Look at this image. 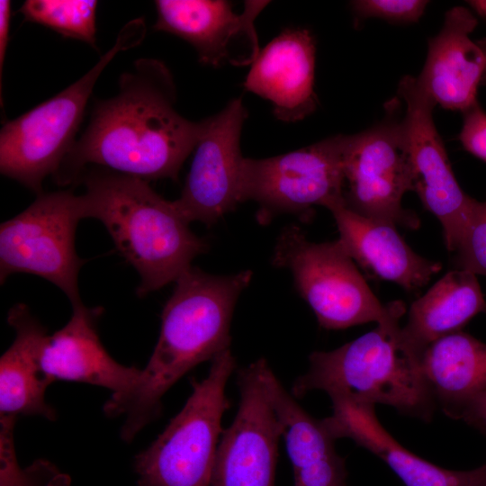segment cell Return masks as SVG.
Listing matches in <instances>:
<instances>
[{
	"mask_svg": "<svg viewBox=\"0 0 486 486\" xmlns=\"http://www.w3.org/2000/svg\"><path fill=\"white\" fill-rule=\"evenodd\" d=\"M176 97L173 76L162 61L136 60L120 76L118 93L96 102L87 128L54 176L57 182H76L90 164L145 181L177 180L202 121L181 116Z\"/></svg>",
	"mask_w": 486,
	"mask_h": 486,
	"instance_id": "obj_1",
	"label": "cell"
},
{
	"mask_svg": "<svg viewBox=\"0 0 486 486\" xmlns=\"http://www.w3.org/2000/svg\"><path fill=\"white\" fill-rule=\"evenodd\" d=\"M252 275L250 270L215 275L191 266L176 281L162 310L158 340L138 382L104 406L107 416L125 417L122 440L131 441L160 415L163 396L179 379L230 348L235 305Z\"/></svg>",
	"mask_w": 486,
	"mask_h": 486,
	"instance_id": "obj_2",
	"label": "cell"
},
{
	"mask_svg": "<svg viewBox=\"0 0 486 486\" xmlns=\"http://www.w3.org/2000/svg\"><path fill=\"white\" fill-rule=\"evenodd\" d=\"M86 218L100 220L121 255L140 277V297L176 282L208 249L173 201L143 179L114 171H92L79 178Z\"/></svg>",
	"mask_w": 486,
	"mask_h": 486,
	"instance_id": "obj_3",
	"label": "cell"
},
{
	"mask_svg": "<svg viewBox=\"0 0 486 486\" xmlns=\"http://www.w3.org/2000/svg\"><path fill=\"white\" fill-rule=\"evenodd\" d=\"M400 327H377L331 351H314L308 371L292 388L294 398L315 390L363 404H384L429 422L436 409L420 359L401 345Z\"/></svg>",
	"mask_w": 486,
	"mask_h": 486,
	"instance_id": "obj_4",
	"label": "cell"
},
{
	"mask_svg": "<svg viewBox=\"0 0 486 486\" xmlns=\"http://www.w3.org/2000/svg\"><path fill=\"white\" fill-rule=\"evenodd\" d=\"M145 33L143 19L129 22L113 46L78 80L6 122L0 131L1 174L41 194L43 180L57 174L76 143L75 136L101 73L118 53L140 44Z\"/></svg>",
	"mask_w": 486,
	"mask_h": 486,
	"instance_id": "obj_5",
	"label": "cell"
},
{
	"mask_svg": "<svg viewBox=\"0 0 486 486\" xmlns=\"http://www.w3.org/2000/svg\"><path fill=\"white\" fill-rule=\"evenodd\" d=\"M271 262L292 273L299 294L326 329L373 321L400 325L404 303L382 304L338 240L312 242L298 226L290 225L280 233Z\"/></svg>",
	"mask_w": 486,
	"mask_h": 486,
	"instance_id": "obj_6",
	"label": "cell"
},
{
	"mask_svg": "<svg viewBox=\"0 0 486 486\" xmlns=\"http://www.w3.org/2000/svg\"><path fill=\"white\" fill-rule=\"evenodd\" d=\"M236 369L230 349L217 355L209 373L194 380L183 409L145 450L135 456L139 486H211L221 419L230 402L226 385Z\"/></svg>",
	"mask_w": 486,
	"mask_h": 486,
	"instance_id": "obj_7",
	"label": "cell"
},
{
	"mask_svg": "<svg viewBox=\"0 0 486 486\" xmlns=\"http://www.w3.org/2000/svg\"><path fill=\"white\" fill-rule=\"evenodd\" d=\"M83 195L57 191L34 202L0 227V280L26 273L58 286L71 305L81 303L78 274L85 260L76 251L77 223L85 219Z\"/></svg>",
	"mask_w": 486,
	"mask_h": 486,
	"instance_id": "obj_8",
	"label": "cell"
},
{
	"mask_svg": "<svg viewBox=\"0 0 486 486\" xmlns=\"http://www.w3.org/2000/svg\"><path fill=\"white\" fill-rule=\"evenodd\" d=\"M400 104L397 98L392 100L381 122L345 135L343 199L347 209L361 216L417 229L418 215L401 203L412 183Z\"/></svg>",
	"mask_w": 486,
	"mask_h": 486,
	"instance_id": "obj_9",
	"label": "cell"
},
{
	"mask_svg": "<svg viewBox=\"0 0 486 486\" xmlns=\"http://www.w3.org/2000/svg\"><path fill=\"white\" fill-rule=\"evenodd\" d=\"M343 134L271 158H245L241 202L259 205L256 218L266 224L280 214L308 220L313 206L328 210L343 199Z\"/></svg>",
	"mask_w": 486,
	"mask_h": 486,
	"instance_id": "obj_10",
	"label": "cell"
},
{
	"mask_svg": "<svg viewBox=\"0 0 486 486\" xmlns=\"http://www.w3.org/2000/svg\"><path fill=\"white\" fill-rule=\"evenodd\" d=\"M398 94L404 107L402 125L412 191L425 209L440 221L446 246L449 251H454L475 199L463 191L455 178L434 123L436 104L417 78L402 77Z\"/></svg>",
	"mask_w": 486,
	"mask_h": 486,
	"instance_id": "obj_11",
	"label": "cell"
},
{
	"mask_svg": "<svg viewBox=\"0 0 486 486\" xmlns=\"http://www.w3.org/2000/svg\"><path fill=\"white\" fill-rule=\"evenodd\" d=\"M248 111L240 97L220 112L202 120V130L178 199L173 201L188 222L215 224L241 202L245 158L240 135Z\"/></svg>",
	"mask_w": 486,
	"mask_h": 486,
	"instance_id": "obj_12",
	"label": "cell"
},
{
	"mask_svg": "<svg viewBox=\"0 0 486 486\" xmlns=\"http://www.w3.org/2000/svg\"><path fill=\"white\" fill-rule=\"evenodd\" d=\"M239 403L223 430L211 486H274L282 422L265 388L260 360L238 371Z\"/></svg>",
	"mask_w": 486,
	"mask_h": 486,
	"instance_id": "obj_13",
	"label": "cell"
},
{
	"mask_svg": "<svg viewBox=\"0 0 486 486\" xmlns=\"http://www.w3.org/2000/svg\"><path fill=\"white\" fill-rule=\"evenodd\" d=\"M154 29L189 42L199 61L218 67L252 64L259 52L255 20L268 1H245L237 14L223 0H158Z\"/></svg>",
	"mask_w": 486,
	"mask_h": 486,
	"instance_id": "obj_14",
	"label": "cell"
},
{
	"mask_svg": "<svg viewBox=\"0 0 486 486\" xmlns=\"http://www.w3.org/2000/svg\"><path fill=\"white\" fill-rule=\"evenodd\" d=\"M477 24L470 10L454 6L429 40L426 62L416 78L436 105L464 112L477 103L486 65L482 49L470 37Z\"/></svg>",
	"mask_w": 486,
	"mask_h": 486,
	"instance_id": "obj_15",
	"label": "cell"
},
{
	"mask_svg": "<svg viewBox=\"0 0 486 486\" xmlns=\"http://www.w3.org/2000/svg\"><path fill=\"white\" fill-rule=\"evenodd\" d=\"M315 42L305 29H286L260 50L243 86L273 104L278 120L293 122L317 107Z\"/></svg>",
	"mask_w": 486,
	"mask_h": 486,
	"instance_id": "obj_16",
	"label": "cell"
},
{
	"mask_svg": "<svg viewBox=\"0 0 486 486\" xmlns=\"http://www.w3.org/2000/svg\"><path fill=\"white\" fill-rule=\"evenodd\" d=\"M68 322L44 343L41 369L53 382L64 380L88 383L122 395L138 382L141 369L115 361L103 346L97 330L103 309L83 302L72 306Z\"/></svg>",
	"mask_w": 486,
	"mask_h": 486,
	"instance_id": "obj_17",
	"label": "cell"
},
{
	"mask_svg": "<svg viewBox=\"0 0 486 486\" xmlns=\"http://www.w3.org/2000/svg\"><path fill=\"white\" fill-rule=\"evenodd\" d=\"M328 210L339 232L338 240L345 251L375 277L412 292L428 284L441 270L440 262L417 254L395 225L361 216L347 209L344 202Z\"/></svg>",
	"mask_w": 486,
	"mask_h": 486,
	"instance_id": "obj_18",
	"label": "cell"
},
{
	"mask_svg": "<svg viewBox=\"0 0 486 486\" xmlns=\"http://www.w3.org/2000/svg\"><path fill=\"white\" fill-rule=\"evenodd\" d=\"M333 413L323 418L331 436L350 438L382 459L405 486H478L481 466L468 471L449 470L407 450L379 422L374 405L331 396Z\"/></svg>",
	"mask_w": 486,
	"mask_h": 486,
	"instance_id": "obj_19",
	"label": "cell"
},
{
	"mask_svg": "<svg viewBox=\"0 0 486 486\" xmlns=\"http://www.w3.org/2000/svg\"><path fill=\"white\" fill-rule=\"evenodd\" d=\"M260 370L268 397L282 422L294 486H346L345 460L322 419L306 412L277 379L265 358Z\"/></svg>",
	"mask_w": 486,
	"mask_h": 486,
	"instance_id": "obj_20",
	"label": "cell"
},
{
	"mask_svg": "<svg viewBox=\"0 0 486 486\" xmlns=\"http://www.w3.org/2000/svg\"><path fill=\"white\" fill-rule=\"evenodd\" d=\"M7 321L15 338L0 359V417L40 416L53 421L56 410L45 400L53 381L40 364L47 330L23 303L10 309Z\"/></svg>",
	"mask_w": 486,
	"mask_h": 486,
	"instance_id": "obj_21",
	"label": "cell"
},
{
	"mask_svg": "<svg viewBox=\"0 0 486 486\" xmlns=\"http://www.w3.org/2000/svg\"><path fill=\"white\" fill-rule=\"evenodd\" d=\"M486 311V302L476 274L464 269L446 273L413 302L400 328L401 345L421 358L435 341L461 331L469 320Z\"/></svg>",
	"mask_w": 486,
	"mask_h": 486,
	"instance_id": "obj_22",
	"label": "cell"
},
{
	"mask_svg": "<svg viewBox=\"0 0 486 486\" xmlns=\"http://www.w3.org/2000/svg\"><path fill=\"white\" fill-rule=\"evenodd\" d=\"M420 364L436 408L450 418H455L466 400L486 390V343L463 331L431 344Z\"/></svg>",
	"mask_w": 486,
	"mask_h": 486,
	"instance_id": "obj_23",
	"label": "cell"
},
{
	"mask_svg": "<svg viewBox=\"0 0 486 486\" xmlns=\"http://www.w3.org/2000/svg\"><path fill=\"white\" fill-rule=\"evenodd\" d=\"M97 6L92 0H27L20 13L25 21L95 47Z\"/></svg>",
	"mask_w": 486,
	"mask_h": 486,
	"instance_id": "obj_24",
	"label": "cell"
},
{
	"mask_svg": "<svg viewBox=\"0 0 486 486\" xmlns=\"http://www.w3.org/2000/svg\"><path fill=\"white\" fill-rule=\"evenodd\" d=\"M16 418L0 417V486H70L69 475L54 464L37 459L22 467L17 460L14 428Z\"/></svg>",
	"mask_w": 486,
	"mask_h": 486,
	"instance_id": "obj_25",
	"label": "cell"
},
{
	"mask_svg": "<svg viewBox=\"0 0 486 486\" xmlns=\"http://www.w3.org/2000/svg\"><path fill=\"white\" fill-rule=\"evenodd\" d=\"M454 252L457 269L486 276V202L474 200Z\"/></svg>",
	"mask_w": 486,
	"mask_h": 486,
	"instance_id": "obj_26",
	"label": "cell"
},
{
	"mask_svg": "<svg viewBox=\"0 0 486 486\" xmlns=\"http://www.w3.org/2000/svg\"><path fill=\"white\" fill-rule=\"evenodd\" d=\"M428 1L357 0L351 2L358 19L379 18L390 22H416L423 15Z\"/></svg>",
	"mask_w": 486,
	"mask_h": 486,
	"instance_id": "obj_27",
	"label": "cell"
},
{
	"mask_svg": "<svg viewBox=\"0 0 486 486\" xmlns=\"http://www.w3.org/2000/svg\"><path fill=\"white\" fill-rule=\"evenodd\" d=\"M463 115L459 140L465 150L486 162V112L477 102Z\"/></svg>",
	"mask_w": 486,
	"mask_h": 486,
	"instance_id": "obj_28",
	"label": "cell"
},
{
	"mask_svg": "<svg viewBox=\"0 0 486 486\" xmlns=\"http://www.w3.org/2000/svg\"><path fill=\"white\" fill-rule=\"evenodd\" d=\"M455 418L486 433V390L466 400L459 409Z\"/></svg>",
	"mask_w": 486,
	"mask_h": 486,
	"instance_id": "obj_29",
	"label": "cell"
},
{
	"mask_svg": "<svg viewBox=\"0 0 486 486\" xmlns=\"http://www.w3.org/2000/svg\"><path fill=\"white\" fill-rule=\"evenodd\" d=\"M11 2L0 1V85H2L3 68L5 60L6 49L9 40L11 20Z\"/></svg>",
	"mask_w": 486,
	"mask_h": 486,
	"instance_id": "obj_30",
	"label": "cell"
},
{
	"mask_svg": "<svg viewBox=\"0 0 486 486\" xmlns=\"http://www.w3.org/2000/svg\"><path fill=\"white\" fill-rule=\"evenodd\" d=\"M468 4L472 11L481 18L486 19V0L468 1Z\"/></svg>",
	"mask_w": 486,
	"mask_h": 486,
	"instance_id": "obj_31",
	"label": "cell"
},
{
	"mask_svg": "<svg viewBox=\"0 0 486 486\" xmlns=\"http://www.w3.org/2000/svg\"><path fill=\"white\" fill-rule=\"evenodd\" d=\"M482 472L478 486H486V464L482 465Z\"/></svg>",
	"mask_w": 486,
	"mask_h": 486,
	"instance_id": "obj_32",
	"label": "cell"
},
{
	"mask_svg": "<svg viewBox=\"0 0 486 486\" xmlns=\"http://www.w3.org/2000/svg\"><path fill=\"white\" fill-rule=\"evenodd\" d=\"M477 42L479 43V45L482 49V50L484 52V55H485V58H486V39L480 40ZM483 77H486V65H485V71H484V76Z\"/></svg>",
	"mask_w": 486,
	"mask_h": 486,
	"instance_id": "obj_33",
	"label": "cell"
}]
</instances>
